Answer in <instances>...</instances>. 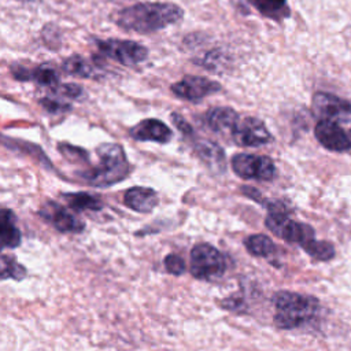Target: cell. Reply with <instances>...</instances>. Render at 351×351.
<instances>
[{
    "instance_id": "11",
    "label": "cell",
    "mask_w": 351,
    "mask_h": 351,
    "mask_svg": "<svg viewBox=\"0 0 351 351\" xmlns=\"http://www.w3.org/2000/svg\"><path fill=\"white\" fill-rule=\"evenodd\" d=\"M318 143L329 151L343 152L351 148V138L344 129L332 119H319L314 128Z\"/></svg>"
},
{
    "instance_id": "29",
    "label": "cell",
    "mask_w": 351,
    "mask_h": 351,
    "mask_svg": "<svg viewBox=\"0 0 351 351\" xmlns=\"http://www.w3.org/2000/svg\"><path fill=\"white\" fill-rule=\"evenodd\" d=\"M27 1H32V0H27Z\"/></svg>"
},
{
    "instance_id": "2",
    "label": "cell",
    "mask_w": 351,
    "mask_h": 351,
    "mask_svg": "<svg viewBox=\"0 0 351 351\" xmlns=\"http://www.w3.org/2000/svg\"><path fill=\"white\" fill-rule=\"evenodd\" d=\"M276 308L273 321L280 329H293L311 321L319 310V300L311 295L278 291L271 296Z\"/></svg>"
},
{
    "instance_id": "24",
    "label": "cell",
    "mask_w": 351,
    "mask_h": 351,
    "mask_svg": "<svg viewBox=\"0 0 351 351\" xmlns=\"http://www.w3.org/2000/svg\"><path fill=\"white\" fill-rule=\"evenodd\" d=\"M26 276L25 267L12 256L0 255V280H22Z\"/></svg>"
},
{
    "instance_id": "18",
    "label": "cell",
    "mask_w": 351,
    "mask_h": 351,
    "mask_svg": "<svg viewBox=\"0 0 351 351\" xmlns=\"http://www.w3.org/2000/svg\"><path fill=\"white\" fill-rule=\"evenodd\" d=\"M196 152L210 167L217 170H223L225 167V155L219 145L213 141H199L196 144Z\"/></svg>"
},
{
    "instance_id": "26",
    "label": "cell",
    "mask_w": 351,
    "mask_h": 351,
    "mask_svg": "<svg viewBox=\"0 0 351 351\" xmlns=\"http://www.w3.org/2000/svg\"><path fill=\"white\" fill-rule=\"evenodd\" d=\"M52 90L55 95H58L63 99H77L82 93V88L77 84H59Z\"/></svg>"
},
{
    "instance_id": "4",
    "label": "cell",
    "mask_w": 351,
    "mask_h": 351,
    "mask_svg": "<svg viewBox=\"0 0 351 351\" xmlns=\"http://www.w3.org/2000/svg\"><path fill=\"white\" fill-rule=\"evenodd\" d=\"M265 223L266 228L277 237L288 243H298L300 244V247L315 236V230L313 226L292 219L288 210L267 211Z\"/></svg>"
},
{
    "instance_id": "14",
    "label": "cell",
    "mask_w": 351,
    "mask_h": 351,
    "mask_svg": "<svg viewBox=\"0 0 351 351\" xmlns=\"http://www.w3.org/2000/svg\"><path fill=\"white\" fill-rule=\"evenodd\" d=\"M11 71L14 77L19 81H34L41 86L56 88L59 85V74L56 70L49 64H40L32 70L23 66H12Z\"/></svg>"
},
{
    "instance_id": "3",
    "label": "cell",
    "mask_w": 351,
    "mask_h": 351,
    "mask_svg": "<svg viewBox=\"0 0 351 351\" xmlns=\"http://www.w3.org/2000/svg\"><path fill=\"white\" fill-rule=\"evenodd\" d=\"M99 163L92 170L81 174L93 186H108L122 181L129 174V163L119 144L104 143L97 147Z\"/></svg>"
},
{
    "instance_id": "7",
    "label": "cell",
    "mask_w": 351,
    "mask_h": 351,
    "mask_svg": "<svg viewBox=\"0 0 351 351\" xmlns=\"http://www.w3.org/2000/svg\"><path fill=\"white\" fill-rule=\"evenodd\" d=\"M97 48L106 58H110L123 66H134L148 58V49L132 40H99Z\"/></svg>"
},
{
    "instance_id": "27",
    "label": "cell",
    "mask_w": 351,
    "mask_h": 351,
    "mask_svg": "<svg viewBox=\"0 0 351 351\" xmlns=\"http://www.w3.org/2000/svg\"><path fill=\"white\" fill-rule=\"evenodd\" d=\"M165 267L169 273L174 274V276H180L185 271V262L184 259L177 255V254H170L165 258Z\"/></svg>"
},
{
    "instance_id": "25",
    "label": "cell",
    "mask_w": 351,
    "mask_h": 351,
    "mask_svg": "<svg viewBox=\"0 0 351 351\" xmlns=\"http://www.w3.org/2000/svg\"><path fill=\"white\" fill-rule=\"evenodd\" d=\"M40 104L49 112L56 114V112H62V111H69L70 110V104L66 101V99L52 93L51 96L43 97L40 100Z\"/></svg>"
},
{
    "instance_id": "6",
    "label": "cell",
    "mask_w": 351,
    "mask_h": 351,
    "mask_svg": "<svg viewBox=\"0 0 351 351\" xmlns=\"http://www.w3.org/2000/svg\"><path fill=\"white\" fill-rule=\"evenodd\" d=\"M230 165L233 171L243 180L271 181L276 177V165L269 156L236 154Z\"/></svg>"
},
{
    "instance_id": "8",
    "label": "cell",
    "mask_w": 351,
    "mask_h": 351,
    "mask_svg": "<svg viewBox=\"0 0 351 351\" xmlns=\"http://www.w3.org/2000/svg\"><path fill=\"white\" fill-rule=\"evenodd\" d=\"M230 137L240 147H259L271 141V134L266 125L255 117L239 119Z\"/></svg>"
},
{
    "instance_id": "15",
    "label": "cell",
    "mask_w": 351,
    "mask_h": 351,
    "mask_svg": "<svg viewBox=\"0 0 351 351\" xmlns=\"http://www.w3.org/2000/svg\"><path fill=\"white\" fill-rule=\"evenodd\" d=\"M123 203L133 211L149 213L158 206L159 197L158 193L151 188L133 186L125 192Z\"/></svg>"
},
{
    "instance_id": "13",
    "label": "cell",
    "mask_w": 351,
    "mask_h": 351,
    "mask_svg": "<svg viewBox=\"0 0 351 351\" xmlns=\"http://www.w3.org/2000/svg\"><path fill=\"white\" fill-rule=\"evenodd\" d=\"M129 134L137 141H155L162 144L169 143L173 136L170 128L155 118L143 119L129 130Z\"/></svg>"
},
{
    "instance_id": "19",
    "label": "cell",
    "mask_w": 351,
    "mask_h": 351,
    "mask_svg": "<svg viewBox=\"0 0 351 351\" xmlns=\"http://www.w3.org/2000/svg\"><path fill=\"white\" fill-rule=\"evenodd\" d=\"M62 199L75 211H97L103 208V202L90 193L77 192V193H63Z\"/></svg>"
},
{
    "instance_id": "5",
    "label": "cell",
    "mask_w": 351,
    "mask_h": 351,
    "mask_svg": "<svg viewBox=\"0 0 351 351\" xmlns=\"http://www.w3.org/2000/svg\"><path fill=\"white\" fill-rule=\"evenodd\" d=\"M226 270L223 254L207 243L196 244L191 251V274L197 280H214Z\"/></svg>"
},
{
    "instance_id": "9",
    "label": "cell",
    "mask_w": 351,
    "mask_h": 351,
    "mask_svg": "<svg viewBox=\"0 0 351 351\" xmlns=\"http://www.w3.org/2000/svg\"><path fill=\"white\" fill-rule=\"evenodd\" d=\"M38 215L62 233H80L85 229V223L77 215L52 200L43 204Z\"/></svg>"
},
{
    "instance_id": "23",
    "label": "cell",
    "mask_w": 351,
    "mask_h": 351,
    "mask_svg": "<svg viewBox=\"0 0 351 351\" xmlns=\"http://www.w3.org/2000/svg\"><path fill=\"white\" fill-rule=\"evenodd\" d=\"M303 251L317 261H329L335 256V247L330 241L317 240L315 237L302 245Z\"/></svg>"
},
{
    "instance_id": "21",
    "label": "cell",
    "mask_w": 351,
    "mask_h": 351,
    "mask_svg": "<svg viewBox=\"0 0 351 351\" xmlns=\"http://www.w3.org/2000/svg\"><path fill=\"white\" fill-rule=\"evenodd\" d=\"M62 69L66 74L81 77V78H93V75L96 74L95 64L80 55H73L64 59Z\"/></svg>"
},
{
    "instance_id": "1",
    "label": "cell",
    "mask_w": 351,
    "mask_h": 351,
    "mask_svg": "<svg viewBox=\"0 0 351 351\" xmlns=\"http://www.w3.org/2000/svg\"><path fill=\"white\" fill-rule=\"evenodd\" d=\"M184 11L173 3L147 1L123 8L117 15V25L129 32L141 34L162 30L182 19Z\"/></svg>"
},
{
    "instance_id": "12",
    "label": "cell",
    "mask_w": 351,
    "mask_h": 351,
    "mask_svg": "<svg viewBox=\"0 0 351 351\" xmlns=\"http://www.w3.org/2000/svg\"><path fill=\"white\" fill-rule=\"evenodd\" d=\"M313 110L321 119H350L351 101L335 95L318 92L313 97Z\"/></svg>"
},
{
    "instance_id": "16",
    "label": "cell",
    "mask_w": 351,
    "mask_h": 351,
    "mask_svg": "<svg viewBox=\"0 0 351 351\" xmlns=\"http://www.w3.org/2000/svg\"><path fill=\"white\" fill-rule=\"evenodd\" d=\"M240 117L230 107H214L206 114V123L215 133H232Z\"/></svg>"
},
{
    "instance_id": "22",
    "label": "cell",
    "mask_w": 351,
    "mask_h": 351,
    "mask_svg": "<svg viewBox=\"0 0 351 351\" xmlns=\"http://www.w3.org/2000/svg\"><path fill=\"white\" fill-rule=\"evenodd\" d=\"M244 247L245 250L254 255V256H270L276 251V244L269 236L256 233V234H250L244 240Z\"/></svg>"
},
{
    "instance_id": "10",
    "label": "cell",
    "mask_w": 351,
    "mask_h": 351,
    "mask_svg": "<svg viewBox=\"0 0 351 351\" xmlns=\"http://www.w3.org/2000/svg\"><path fill=\"white\" fill-rule=\"evenodd\" d=\"M170 89L180 99L189 100V101H199L213 93L219 92L221 84L204 77L186 75L182 80L174 82L170 86Z\"/></svg>"
},
{
    "instance_id": "20",
    "label": "cell",
    "mask_w": 351,
    "mask_h": 351,
    "mask_svg": "<svg viewBox=\"0 0 351 351\" xmlns=\"http://www.w3.org/2000/svg\"><path fill=\"white\" fill-rule=\"evenodd\" d=\"M262 15L282 21L289 15V8L287 5V0H248Z\"/></svg>"
},
{
    "instance_id": "17",
    "label": "cell",
    "mask_w": 351,
    "mask_h": 351,
    "mask_svg": "<svg viewBox=\"0 0 351 351\" xmlns=\"http://www.w3.org/2000/svg\"><path fill=\"white\" fill-rule=\"evenodd\" d=\"M21 244V230L16 226L15 214L8 208H0V250L15 248Z\"/></svg>"
},
{
    "instance_id": "28",
    "label": "cell",
    "mask_w": 351,
    "mask_h": 351,
    "mask_svg": "<svg viewBox=\"0 0 351 351\" xmlns=\"http://www.w3.org/2000/svg\"><path fill=\"white\" fill-rule=\"evenodd\" d=\"M171 118H173V122H174V125L184 133V134H192L193 133V130H192V128H191V125L181 117V115H178V114H173L171 115Z\"/></svg>"
}]
</instances>
